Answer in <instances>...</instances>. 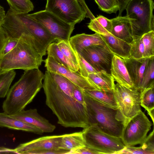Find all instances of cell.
I'll return each mask as SVG.
<instances>
[{"instance_id": "1", "label": "cell", "mask_w": 154, "mask_h": 154, "mask_svg": "<svg viewBox=\"0 0 154 154\" xmlns=\"http://www.w3.org/2000/svg\"><path fill=\"white\" fill-rule=\"evenodd\" d=\"M43 79L42 88L45 95L46 104L57 116V123L65 128H84L89 126L85 104L74 97L75 88L63 90L47 70Z\"/></svg>"}, {"instance_id": "2", "label": "cell", "mask_w": 154, "mask_h": 154, "mask_svg": "<svg viewBox=\"0 0 154 154\" xmlns=\"http://www.w3.org/2000/svg\"><path fill=\"white\" fill-rule=\"evenodd\" d=\"M2 26L8 37L19 38L22 37L42 57L46 55L49 45L57 42L44 27L29 17L28 13H16L10 8Z\"/></svg>"}, {"instance_id": "3", "label": "cell", "mask_w": 154, "mask_h": 154, "mask_svg": "<svg viewBox=\"0 0 154 154\" xmlns=\"http://www.w3.org/2000/svg\"><path fill=\"white\" fill-rule=\"evenodd\" d=\"M44 76L38 68L25 71L9 89L2 105L4 112L13 115L23 110L42 88Z\"/></svg>"}, {"instance_id": "4", "label": "cell", "mask_w": 154, "mask_h": 154, "mask_svg": "<svg viewBox=\"0 0 154 154\" xmlns=\"http://www.w3.org/2000/svg\"><path fill=\"white\" fill-rule=\"evenodd\" d=\"M84 97L89 126L121 138L126 122L119 109L98 101L84 92Z\"/></svg>"}, {"instance_id": "5", "label": "cell", "mask_w": 154, "mask_h": 154, "mask_svg": "<svg viewBox=\"0 0 154 154\" xmlns=\"http://www.w3.org/2000/svg\"><path fill=\"white\" fill-rule=\"evenodd\" d=\"M43 61L42 57L35 48L21 37L15 47L0 58V74L15 69H38Z\"/></svg>"}, {"instance_id": "6", "label": "cell", "mask_w": 154, "mask_h": 154, "mask_svg": "<svg viewBox=\"0 0 154 154\" xmlns=\"http://www.w3.org/2000/svg\"><path fill=\"white\" fill-rule=\"evenodd\" d=\"M153 0H130L125 9L128 17L133 39L154 31Z\"/></svg>"}, {"instance_id": "7", "label": "cell", "mask_w": 154, "mask_h": 154, "mask_svg": "<svg viewBox=\"0 0 154 154\" xmlns=\"http://www.w3.org/2000/svg\"><path fill=\"white\" fill-rule=\"evenodd\" d=\"M85 145L101 154H118L125 146L122 139L106 134L90 126L82 131Z\"/></svg>"}, {"instance_id": "8", "label": "cell", "mask_w": 154, "mask_h": 154, "mask_svg": "<svg viewBox=\"0 0 154 154\" xmlns=\"http://www.w3.org/2000/svg\"><path fill=\"white\" fill-rule=\"evenodd\" d=\"M28 15L41 23L56 39L69 41L75 24H70L45 10Z\"/></svg>"}, {"instance_id": "9", "label": "cell", "mask_w": 154, "mask_h": 154, "mask_svg": "<svg viewBox=\"0 0 154 154\" xmlns=\"http://www.w3.org/2000/svg\"><path fill=\"white\" fill-rule=\"evenodd\" d=\"M152 124L141 110L124 126L121 137L125 146L140 144L145 139Z\"/></svg>"}, {"instance_id": "10", "label": "cell", "mask_w": 154, "mask_h": 154, "mask_svg": "<svg viewBox=\"0 0 154 154\" xmlns=\"http://www.w3.org/2000/svg\"><path fill=\"white\" fill-rule=\"evenodd\" d=\"M45 10L70 24L79 23L86 16L78 0H47Z\"/></svg>"}, {"instance_id": "11", "label": "cell", "mask_w": 154, "mask_h": 154, "mask_svg": "<svg viewBox=\"0 0 154 154\" xmlns=\"http://www.w3.org/2000/svg\"><path fill=\"white\" fill-rule=\"evenodd\" d=\"M113 91L118 108L126 123L141 110L140 93L135 88H129L117 83L115 84Z\"/></svg>"}, {"instance_id": "12", "label": "cell", "mask_w": 154, "mask_h": 154, "mask_svg": "<svg viewBox=\"0 0 154 154\" xmlns=\"http://www.w3.org/2000/svg\"><path fill=\"white\" fill-rule=\"evenodd\" d=\"M79 53L98 72L104 71L111 74L114 54L106 45H98L83 49Z\"/></svg>"}, {"instance_id": "13", "label": "cell", "mask_w": 154, "mask_h": 154, "mask_svg": "<svg viewBox=\"0 0 154 154\" xmlns=\"http://www.w3.org/2000/svg\"><path fill=\"white\" fill-rule=\"evenodd\" d=\"M62 136L42 137L21 144L14 149L18 154H57Z\"/></svg>"}, {"instance_id": "14", "label": "cell", "mask_w": 154, "mask_h": 154, "mask_svg": "<svg viewBox=\"0 0 154 154\" xmlns=\"http://www.w3.org/2000/svg\"><path fill=\"white\" fill-rule=\"evenodd\" d=\"M44 61L47 70L64 76L82 90L98 89L87 78L82 76L79 72L72 71L57 63L51 57L48 56Z\"/></svg>"}, {"instance_id": "15", "label": "cell", "mask_w": 154, "mask_h": 154, "mask_svg": "<svg viewBox=\"0 0 154 154\" xmlns=\"http://www.w3.org/2000/svg\"><path fill=\"white\" fill-rule=\"evenodd\" d=\"M12 116L24 122L37 127L43 132L51 133L53 132L56 126L40 115L36 109H24L13 115Z\"/></svg>"}, {"instance_id": "16", "label": "cell", "mask_w": 154, "mask_h": 154, "mask_svg": "<svg viewBox=\"0 0 154 154\" xmlns=\"http://www.w3.org/2000/svg\"><path fill=\"white\" fill-rule=\"evenodd\" d=\"M150 58L135 59L130 57L124 59L134 88L140 92L144 72Z\"/></svg>"}, {"instance_id": "17", "label": "cell", "mask_w": 154, "mask_h": 154, "mask_svg": "<svg viewBox=\"0 0 154 154\" xmlns=\"http://www.w3.org/2000/svg\"><path fill=\"white\" fill-rule=\"evenodd\" d=\"M111 74L117 83L129 88H135L124 59L115 54L112 60Z\"/></svg>"}, {"instance_id": "18", "label": "cell", "mask_w": 154, "mask_h": 154, "mask_svg": "<svg viewBox=\"0 0 154 154\" xmlns=\"http://www.w3.org/2000/svg\"><path fill=\"white\" fill-rule=\"evenodd\" d=\"M112 29L110 34L127 43L133 40L129 19L127 16H118L111 19Z\"/></svg>"}, {"instance_id": "19", "label": "cell", "mask_w": 154, "mask_h": 154, "mask_svg": "<svg viewBox=\"0 0 154 154\" xmlns=\"http://www.w3.org/2000/svg\"><path fill=\"white\" fill-rule=\"evenodd\" d=\"M100 35L108 48L114 54L123 59L130 57L131 43L119 38L110 33Z\"/></svg>"}, {"instance_id": "20", "label": "cell", "mask_w": 154, "mask_h": 154, "mask_svg": "<svg viewBox=\"0 0 154 154\" xmlns=\"http://www.w3.org/2000/svg\"><path fill=\"white\" fill-rule=\"evenodd\" d=\"M69 42L74 50L78 53L88 46L106 45L100 35L97 33L93 34H77L70 37Z\"/></svg>"}, {"instance_id": "21", "label": "cell", "mask_w": 154, "mask_h": 154, "mask_svg": "<svg viewBox=\"0 0 154 154\" xmlns=\"http://www.w3.org/2000/svg\"><path fill=\"white\" fill-rule=\"evenodd\" d=\"M0 127L42 134L43 132L40 129L14 117L4 112L0 113Z\"/></svg>"}, {"instance_id": "22", "label": "cell", "mask_w": 154, "mask_h": 154, "mask_svg": "<svg viewBox=\"0 0 154 154\" xmlns=\"http://www.w3.org/2000/svg\"><path fill=\"white\" fill-rule=\"evenodd\" d=\"M87 78L98 89L110 90L114 89V79L111 74L105 71L89 74Z\"/></svg>"}, {"instance_id": "23", "label": "cell", "mask_w": 154, "mask_h": 154, "mask_svg": "<svg viewBox=\"0 0 154 154\" xmlns=\"http://www.w3.org/2000/svg\"><path fill=\"white\" fill-rule=\"evenodd\" d=\"M62 135L59 148L69 150V152L85 146L82 131Z\"/></svg>"}, {"instance_id": "24", "label": "cell", "mask_w": 154, "mask_h": 154, "mask_svg": "<svg viewBox=\"0 0 154 154\" xmlns=\"http://www.w3.org/2000/svg\"><path fill=\"white\" fill-rule=\"evenodd\" d=\"M48 56L51 57L57 63L69 69L73 72H79V67L69 60L61 52L57 42H53L48 46Z\"/></svg>"}, {"instance_id": "25", "label": "cell", "mask_w": 154, "mask_h": 154, "mask_svg": "<svg viewBox=\"0 0 154 154\" xmlns=\"http://www.w3.org/2000/svg\"><path fill=\"white\" fill-rule=\"evenodd\" d=\"M83 91L85 94L98 101L114 108H118L113 89H95Z\"/></svg>"}, {"instance_id": "26", "label": "cell", "mask_w": 154, "mask_h": 154, "mask_svg": "<svg viewBox=\"0 0 154 154\" xmlns=\"http://www.w3.org/2000/svg\"><path fill=\"white\" fill-rule=\"evenodd\" d=\"M112 26L111 19H108L101 15L91 20L88 25L90 29L100 35L110 33Z\"/></svg>"}, {"instance_id": "27", "label": "cell", "mask_w": 154, "mask_h": 154, "mask_svg": "<svg viewBox=\"0 0 154 154\" xmlns=\"http://www.w3.org/2000/svg\"><path fill=\"white\" fill-rule=\"evenodd\" d=\"M154 57L149 58L145 67L140 92L154 85Z\"/></svg>"}, {"instance_id": "28", "label": "cell", "mask_w": 154, "mask_h": 154, "mask_svg": "<svg viewBox=\"0 0 154 154\" xmlns=\"http://www.w3.org/2000/svg\"><path fill=\"white\" fill-rule=\"evenodd\" d=\"M11 9L14 12L28 13L33 10L34 6L30 0H7Z\"/></svg>"}, {"instance_id": "29", "label": "cell", "mask_w": 154, "mask_h": 154, "mask_svg": "<svg viewBox=\"0 0 154 154\" xmlns=\"http://www.w3.org/2000/svg\"><path fill=\"white\" fill-rule=\"evenodd\" d=\"M154 85L145 89L140 95V105L147 112L154 109Z\"/></svg>"}, {"instance_id": "30", "label": "cell", "mask_w": 154, "mask_h": 154, "mask_svg": "<svg viewBox=\"0 0 154 154\" xmlns=\"http://www.w3.org/2000/svg\"><path fill=\"white\" fill-rule=\"evenodd\" d=\"M16 74L14 70L0 74V98L6 96Z\"/></svg>"}, {"instance_id": "31", "label": "cell", "mask_w": 154, "mask_h": 154, "mask_svg": "<svg viewBox=\"0 0 154 154\" xmlns=\"http://www.w3.org/2000/svg\"><path fill=\"white\" fill-rule=\"evenodd\" d=\"M57 42L59 48L64 55L69 60L79 66L77 52L71 46L69 41L61 40Z\"/></svg>"}, {"instance_id": "32", "label": "cell", "mask_w": 154, "mask_h": 154, "mask_svg": "<svg viewBox=\"0 0 154 154\" xmlns=\"http://www.w3.org/2000/svg\"><path fill=\"white\" fill-rule=\"evenodd\" d=\"M141 38L144 47V58L154 57V31L144 34Z\"/></svg>"}, {"instance_id": "33", "label": "cell", "mask_w": 154, "mask_h": 154, "mask_svg": "<svg viewBox=\"0 0 154 154\" xmlns=\"http://www.w3.org/2000/svg\"><path fill=\"white\" fill-rule=\"evenodd\" d=\"M131 44L130 57L135 59L144 58V47L141 37L133 40Z\"/></svg>"}, {"instance_id": "34", "label": "cell", "mask_w": 154, "mask_h": 154, "mask_svg": "<svg viewBox=\"0 0 154 154\" xmlns=\"http://www.w3.org/2000/svg\"><path fill=\"white\" fill-rule=\"evenodd\" d=\"M99 9L108 14L116 13L119 9L117 0H94Z\"/></svg>"}, {"instance_id": "35", "label": "cell", "mask_w": 154, "mask_h": 154, "mask_svg": "<svg viewBox=\"0 0 154 154\" xmlns=\"http://www.w3.org/2000/svg\"><path fill=\"white\" fill-rule=\"evenodd\" d=\"M77 54L79 62V73L82 76L87 78L89 74L99 72L88 63L79 53L77 52Z\"/></svg>"}, {"instance_id": "36", "label": "cell", "mask_w": 154, "mask_h": 154, "mask_svg": "<svg viewBox=\"0 0 154 154\" xmlns=\"http://www.w3.org/2000/svg\"><path fill=\"white\" fill-rule=\"evenodd\" d=\"M118 154H154V152L145 150L140 146L139 147L127 146Z\"/></svg>"}, {"instance_id": "37", "label": "cell", "mask_w": 154, "mask_h": 154, "mask_svg": "<svg viewBox=\"0 0 154 154\" xmlns=\"http://www.w3.org/2000/svg\"><path fill=\"white\" fill-rule=\"evenodd\" d=\"M19 38L8 37L7 41L0 54V58L5 55L12 50L18 43Z\"/></svg>"}, {"instance_id": "38", "label": "cell", "mask_w": 154, "mask_h": 154, "mask_svg": "<svg viewBox=\"0 0 154 154\" xmlns=\"http://www.w3.org/2000/svg\"><path fill=\"white\" fill-rule=\"evenodd\" d=\"M144 149L154 152V130L147 136L143 141L140 144Z\"/></svg>"}, {"instance_id": "39", "label": "cell", "mask_w": 154, "mask_h": 154, "mask_svg": "<svg viewBox=\"0 0 154 154\" xmlns=\"http://www.w3.org/2000/svg\"><path fill=\"white\" fill-rule=\"evenodd\" d=\"M69 154H100L95 149L87 146L70 152Z\"/></svg>"}, {"instance_id": "40", "label": "cell", "mask_w": 154, "mask_h": 154, "mask_svg": "<svg viewBox=\"0 0 154 154\" xmlns=\"http://www.w3.org/2000/svg\"><path fill=\"white\" fill-rule=\"evenodd\" d=\"M8 37L2 26H0V54L7 41Z\"/></svg>"}, {"instance_id": "41", "label": "cell", "mask_w": 154, "mask_h": 154, "mask_svg": "<svg viewBox=\"0 0 154 154\" xmlns=\"http://www.w3.org/2000/svg\"><path fill=\"white\" fill-rule=\"evenodd\" d=\"M78 1L82 8L86 13V17L89 18L91 20L94 18L95 17L88 7L84 0H78Z\"/></svg>"}, {"instance_id": "42", "label": "cell", "mask_w": 154, "mask_h": 154, "mask_svg": "<svg viewBox=\"0 0 154 154\" xmlns=\"http://www.w3.org/2000/svg\"><path fill=\"white\" fill-rule=\"evenodd\" d=\"M16 153L18 154L14 149H11L3 147H0V154Z\"/></svg>"}, {"instance_id": "43", "label": "cell", "mask_w": 154, "mask_h": 154, "mask_svg": "<svg viewBox=\"0 0 154 154\" xmlns=\"http://www.w3.org/2000/svg\"><path fill=\"white\" fill-rule=\"evenodd\" d=\"M6 14L4 8L0 5V26H2L4 22Z\"/></svg>"}, {"instance_id": "44", "label": "cell", "mask_w": 154, "mask_h": 154, "mask_svg": "<svg viewBox=\"0 0 154 154\" xmlns=\"http://www.w3.org/2000/svg\"><path fill=\"white\" fill-rule=\"evenodd\" d=\"M147 112L151 118L153 123H154V109L148 112Z\"/></svg>"}]
</instances>
